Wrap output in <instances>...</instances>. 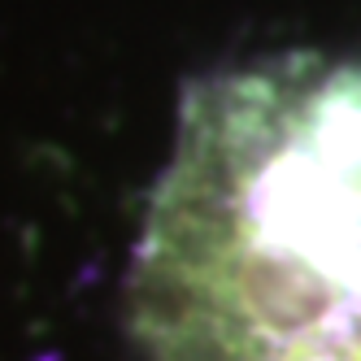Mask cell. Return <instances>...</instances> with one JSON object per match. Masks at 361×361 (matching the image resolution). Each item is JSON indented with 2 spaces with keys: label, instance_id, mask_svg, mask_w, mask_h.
Returning a JSON list of instances; mask_svg holds the SVG:
<instances>
[{
  "label": "cell",
  "instance_id": "1",
  "mask_svg": "<svg viewBox=\"0 0 361 361\" xmlns=\"http://www.w3.org/2000/svg\"><path fill=\"white\" fill-rule=\"evenodd\" d=\"M152 361H361V61L188 92L135 257Z\"/></svg>",
  "mask_w": 361,
  "mask_h": 361
}]
</instances>
